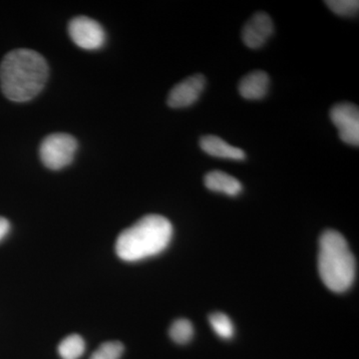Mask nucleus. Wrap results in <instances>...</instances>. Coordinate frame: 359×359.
Here are the masks:
<instances>
[{
    "label": "nucleus",
    "mask_w": 359,
    "mask_h": 359,
    "mask_svg": "<svg viewBox=\"0 0 359 359\" xmlns=\"http://www.w3.org/2000/svg\"><path fill=\"white\" fill-rule=\"evenodd\" d=\"M200 146L202 150L212 157L243 161L245 159V153L242 149L231 146L219 137L208 135L201 138Z\"/></svg>",
    "instance_id": "9"
},
{
    "label": "nucleus",
    "mask_w": 359,
    "mask_h": 359,
    "mask_svg": "<svg viewBox=\"0 0 359 359\" xmlns=\"http://www.w3.org/2000/svg\"><path fill=\"white\" fill-rule=\"evenodd\" d=\"M318 271L325 287L332 292H344L353 285L355 259L339 231L327 230L320 236Z\"/></svg>",
    "instance_id": "3"
},
{
    "label": "nucleus",
    "mask_w": 359,
    "mask_h": 359,
    "mask_svg": "<svg viewBox=\"0 0 359 359\" xmlns=\"http://www.w3.org/2000/svg\"><path fill=\"white\" fill-rule=\"evenodd\" d=\"M77 148L76 139L71 135L51 134L44 138L40 145V159L45 167L57 171L71 164Z\"/></svg>",
    "instance_id": "4"
},
{
    "label": "nucleus",
    "mask_w": 359,
    "mask_h": 359,
    "mask_svg": "<svg viewBox=\"0 0 359 359\" xmlns=\"http://www.w3.org/2000/svg\"><path fill=\"white\" fill-rule=\"evenodd\" d=\"M124 346L120 341H108L98 347L90 359H120Z\"/></svg>",
    "instance_id": "16"
},
{
    "label": "nucleus",
    "mask_w": 359,
    "mask_h": 359,
    "mask_svg": "<svg viewBox=\"0 0 359 359\" xmlns=\"http://www.w3.org/2000/svg\"><path fill=\"white\" fill-rule=\"evenodd\" d=\"M49 68L43 56L30 49L8 52L0 65L2 93L13 102L32 100L48 79Z\"/></svg>",
    "instance_id": "1"
},
{
    "label": "nucleus",
    "mask_w": 359,
    "mask_h": 359,
    "mask_svg": "<svg viewBox=\"0 0 359 359\" xmlns=\"http://www.w3.org/2000/svg\"><path fill=\"white\" fill-rule=\"evenodd\" d=\"M70 39L80 48L96 50L105 43L106 34L100 23L86 16L73 18L68 25Z\"/></svg>",
    "instance_id": "5"
},
{
    "label": "nucleus",
    "mask_w": 359,
    "mask_h": 359,
    "mask_svg": "<svg viewBox=\"0 0 359 359\" xmlns=\"http://www.w3.org/2000/svg\"><path fill=\"white\" fill-rule=\"evenodd\" d=\"M170 337L176 344H186L193 339L194 328L192 323L188 320H178L174 321L170 327Z\"/></svg>",
    "instance_id": "14"
},
{
    "label": "nucleus",
    "mask_w": 359,
    "mask_h": 359,
    "mask_svg": "<svg viewBox=\"0 0 359 359\" xmlns=\"http://www.w3.org/2000/svg\"><path fill=\"white\" fill-rule=\"evenodd\" d=\"M325 4L332 13L339 16H355L358 13V0H327Z\"/></svg>",
    "instance_id": "15"
},
{
    "label": "nucleus",
    "mask_w": 359,
    "mask_h": 359,
    "mask_svg": "<svg viewBox=\"0 0 359 359\" xmlns=\"http://www.w3.org/2000/svg\"><path fill=\"white\" fill-rule=\"evenodd\" d=\"M173 237L171 222L160 215H148L118 236L116 254L122 261H142L164 252Z\"/></svg>",
    "instance_id": "2"
},
{
    "label": "nucleus",
    "mask_w": 359,
    "mask_h": 359,
    "mask_svg": "<svg viewBox=\"0 0 359 359\" xmlns=\"http://www.w3.org/2000/svg\"><path fill=\"white\" fill-rule=\"evenodd\" d=\"M205 85V79L202 74L186 78L170 91L168 105L171 108H186L193 105L204 91Z\"/></svg>",
    "instance_id": "7"
},
{
    "label": "nucleus",
    "mask_w": 359,
    "mask_h": 359,
    "mask_svg": "<svg viewBox=\"0 0 359 359\" xmlns=\"http://www.w3.org/2000/svg\"><path fill=\"white\" fill-rule=\"evenodd\" d=\"M269 86V75L264 71H254L241 80L238 92L247 100H259L268 93Z\"/></svg>",
    "instance_id": "10"
},
{
    "label": "nucleus",
    "mask_w": 359,
    "mask_h": 359,
    "mask_svg": "<svg viewBox=\"0 0 359 359\" xmlns=\"http://www.w3.org/2000/svg\"><path fill=\"white\" fill-rule=\"evenodd\" d=\"M275 26L268 13H257L248 21L242 32L243 42L250 49H259L273 34Z\"/></svg>",
    "instance_id": "8"
},
{
    "label": "nucleus",
    "mask_w": 359,
    "mask_h": 359,
    "mask_svg": "<svg viewBox=\"0 0 359 359\" xmlns=\"http://www.w3.org/2000/svg\"><path fill=\"white\" fill-rule=\"evenodd\" d=\"M205 186L212 192L235 197L242 192L243 186L238 179L222 171L209 172L205 176Z\"/></svg>",
    "instance_id": "11"
},
{
    "label": "nucleus",
    "mask_w": 359,
    "mask_h": 359,
    "mask_svg": "<svg viewBox=\"0 0 359 359\" xmlns=\"http://www.w3.org/2000/svg\"><path fill=\"white\" fill-rule=\"evenodd\" d=\"M9 231H11V224L6 218L0 217V242L6 237Z\"/></svg>",
    "instance_id": "17"
},
{
    "label": "nucleus",
    "mask_w": 359,
    "mask_h": 359,
    "mask_svg": "<svg viewBox=\"0 0 359 359\" xmlns=\"http://www.w3.org/2000/svg\"><path fill=\"white\" fill-rule=\"evenodd\" d=\"M330 119L339 129L340 139L351 146L359 145V110L351 103H339L330 110Z\"/></svg>",
    "instance_id": "6"
},
{
    "label": "nucleus",
    "mask_w": 359,
    "mask_h": 359,
    "mask_svg": "<svg viewBox=\"0 0 359 359\" xmlns=\"http://www.w3.org/2000/svg\"><path fill=\"white\" fill-rule=\"evenodd\" d=\"M210 325L214 332L224 339H231L233 335V325L226 314L223 313H215L209 318Z\"/></svg>",
    "instance_id": "13"
},
{
    "label": "nucleus",
    "mask_w": 359,
    "mask_h": 359,
    "mask_svg": "<svg viewBox=\"0 0 359 359\" xmlns=\"http://www.w3.org/2000/svg\"><path fill=\"white\" fill-rule=\"evenodd\" d=\"M85 351V341L80 335L71 334L60 342L58 353L62 359H79Z\"/></svg>",
    "instance_id": "12"
}]
</instances>
